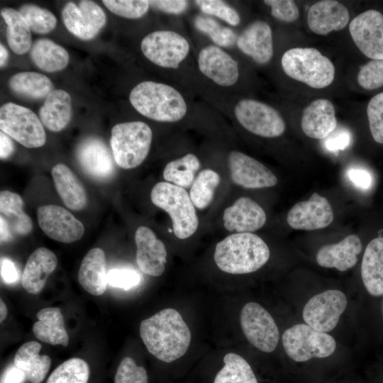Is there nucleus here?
<instances>
[{
	"mask_svg": "<svg viewBox=\"0 0 383 383\" xmlns=\"http://www.w3.org/2000/svg\"><path fill=\"white\" fill-rule=\"evenodd\" d=\"M149 4L158 11L173 15L184 13L189 6V1L184 0H152Z\"/></svg>",
	"mask_w": 383,
	"mask_h": 383,
	"instance_id": "nucleus-51",
	"label": "nucleus"
},
{
	"mask_svg": "<svg viewBox=\"0 0 383 383\" xmlns=\"http://www.w3.org/2000/svg\"><path fill=\"white\" fill-rule=\"evenodd\" d=\"M152 202L170 216L175 236L185 239L196 231L199 220L187 191L167 182L157 183L150 193Z\"/></svg>",
	"mask_w": 383,
	"mask_h": 383,
	"instance_id": "nucleus-6",
	"label": "nucleus"
},
{
	"mask_svg": "<svg viewBox=\"0 0 383 383\" xmlns=\"http://www.w3.org/2000/svg\"><path fill=\"white\" fill-rule=\"evenodd\" d=\"M14 152V145L11 137L0 132V158L1 160L8 159Z\"/></svg>",
	"mask_w": 383,
	"mask_h": 383,
	"instance_id": "nucleus-55",
	"label": "nucleus"
},
{
	"mask_svg": "<svg viewBox=\"0 0 383 383\" xmlns=\"http://www.w3.org/2000/svg\"><path fill=\"white\" fill-rule=\"evenodd\" d=\"M20 273L13 260L6 257L1 259V277L6 284H13L19 279Z\"/></svg>",
	"mask_w": 383,
	"mask_h": 383,
	"instance_id": "nucleus-53",
	"label": "nucleus"
},
{
	"mask_svg": "<svg viewBox=\"0 0 383 383\" xmlns=\"http://www.w3.org/2000/svg\"><path fill=\"white\" fill-rule=\"evenodd\" d=\"M224 366L217 373L213 383H257L249 363L240 355L229 353L223 357Z\"/></svg>",
	"mask_w": 383,
	"mask_h": 383,
	"instance_id": "nucleus-38",
	"label": "nucleus"
},
{
	"mask_svg": "<svg viewBox=\"0 0 383 383\" xmlns=\"http://www.w3.org/2000/svg\"><path fill=\"white\" fill-rule=\"evenodd\" d=\"M41 347L36 341H28L18 348L14 356L13 364L25 372L32 383L43 381L51 365L49 356L39 354Z\"/></svg>",
	"mask_w": 383,
	"mask_h": 383,
	"instance_id": "nucleus-33",
	"label": "nucleus"
},
{
	"mask_svg": "<svg viewBox=\"0 0 383 383\" xmlns=\"http://www.w3.org/2000/svg\"><path fill=\"white\" fill-rule=\"evenodd\" d=\"M148 376L145 369L138 366L130 357H124L120 362L114 377V383H148Z\"/></svg>",
	"mask_w": 383,
	"mask_h": 383,
	"instance_id": "nucleus-46",
	"label": "nucleus"
},
{
	"mask_svg": "<svg viewBox=\"0 0 383 383\" xmlns=\"http://www.w3.org/2000/svg\"><path fill=\"white\" fill-rule=\"evenodd\" d=\"M220 181L218 174L211 169L200 172L192 184L189 194L194 206L199 209L207 207L213 199Z\"/></svg>",
	"mask_w": 383,
	"mask_h": 383,
	"instance_id": "nucleus-39",
	"label": "nucleus"
},
{
	"mask_svg": "<svg viewBox=\"0 0 383 383\" xmlns=\"http://www.w3.org/2000/svg\"><path fill=\"white\" fill-rule=\"evenodd\" d=\"M232 181L243 187L260 189L274 187L277 178L267 167L253 157L239 151H231L228 156Z\"/></svg>",
	"mask_w": 383,
	"mask_h": 383,
	"instance_id": "nucleus-17",
	"label": "nucleus"
},
{
	"mask_svg": "<svg viewBox=\"0 0 383 383\" xmlns=\"http://www.w3.org/2000/svg\"><path fill=\"white\" fill-rule=\"evenodd\" d=\"M233 113L238 123L252 134L276 138L285 131V122L279 111L262 101L242 99L235 104Z\"/></svg>",
	"mask_w": 383,
	"mask_h": 383,
	"instance_id": "nucleus-10",
	"label": "nucleus"
},
{
	"mask_svg": "<svg viewBox=\"0 0 383 383\" xmlns=\"http://www.w3.org/2000/svg\"><path fill=\"white\" fill-rule=\"evenodd\" d=\"M38 222L40 228L50 238L72 243L80 240L84 233V225L65 208L53 204L38 208Z\"/></svg>",
	"mask_w": 383,
	"mask_h": 383,
	"instance_id": "nucleus-15",
	"label": "nucleus"
},
{
	"mask_svg": "<svg viewBox=\"0 0 383 383\" xmlns=\"http://www.w3.org/2000/svg\"><path fill=\"white\" fill-rule=\"evenodd\" d=\"M57 265V258L50 250L44 247L35 250L28 258L21 276L23 289L31 294L40 292Z\"/></svg>",
	"mask_w": 383,
	"mask_h": 383,
	"instance_id": "nucleus-26",
	"label": "nucleus"
},
{
	"mask_svg": "<svg viewBox=\"0 0 383 383\" xmlns=\"http://www.w3.org/2000/svg\"><path fill=\"white\" fill-rule=\"evenodd\" d=\"M26 380L28 379L25 372L13 364L4 370L1 383H24Z\"/></svg>",
	"mask_w": 383,
	"mask_h": 383,
	"instance_id": "nucleus-54",
	"label": "nucleus"
},
{
	"mask_svg": "<svg viewBox=\"0 0 383 383\" xmlns=\"http://www.w3.org/2000/svg\"><path fill=\"white\" fill-rule=\"evenodd\" d=\"M144 56L153 64L168 69H177L190 51L188 40L180 33L160 30L145 35L140 43Z\"/></svg>",
	"mask_w": 383,
	"mask_h": 383,
	"instance_id": "nucleus-9",
	"label": "nucleus"
},
{
	"mask_svg": "<svg viewBox=\"0 0 383 383\" xmlns=\"http://www.w3.org/2000/svg\"><path fill=\"white\" fill-rule=\"evenodd\" d=\"M281 64L288 77L314 89L325 88L334 80L333 62L314 48H291L283 54Z\"/></svg>",
	"mask_w": 383,
	"mask_h": 383,
	"instance_id": "nucleus-4",
	"label": "nucleus"
},
{
	"mask_svg": "<svg viewBox=\"0 0 383 383\" xmlns=\"http://www.w3.org/2000/svg\"><path fill=\"white\" fill-rule=\"evenodd\" d=\"M107 282L112 287L128 290L140 282V277L131 270L113 269L107 273Z\"/></svg>",
	"mask_w": 383,
	"mask_h": 383,
	"instance_id": "nucleus-49",
	"label": "nucleus"
},
{
	"mask_svg": "<svg viewBox=\"0 0 383 383\" xmlns=\"http://www.w3.org/2000/svg\"><path fill=\"white\" fill-rule=\"evenodd\" d=\"M140 335L149 353L165 362H172L182 357L192 338L181 314L170 308L142 321Z\"/></svg>",
	"mask_w": 383,
	"mask_h": 383,
	"instance_id": "nucleus-1",
	"label": "nucleus"
},
{
	"mask_svg": "<svg viewBox=\"0 0 383 383\" xmlns=\"http://www.w3.org/2000/svg\"><path fill=\"white\" fill-rule=\"evenodd\" d=\"M282 344L287 355L296 362L331 355L336 348L335 339L306 323L296 324L282 335Z\"/></svg>",
	"mask_w": 383,
	"mask_h": 383,
	"instance_id": "nucleus-7",
	"label": "nucleus"
},
{
	"mask_svg": "<svg viewBox=\"0 0 383 383\" xmlns=\"http://www.w3.org/2000/svg\"><path fill=\"white\" fill-rule=\"evenodd\" d=\"M303 132L313 139H325L337 126L333 104L326 99H318L303 111L301 121Z\"/></svg>",
	"mask_w": 383,
	"mask_h": 383,
	"instance_id": "nucleus-25",
	"label": "nucleus"
},
{
	"mask_svg": "<svg viewBox=\"0 0 383 383\" xmlns=\"http://www.w3.org/2000/svg\"><path fill=\"white\" fill-rule=\"evenodd\" d=\"M55 189L64 204L74 211L83 209L87 204L86 190L73 172L65 165L58 163L51 171Z\"/></svg>",
	"mask_w": 383,
	"mask_h": 383,
	"instance_id": "nucleus-29",
	"label": "nucleus"
},
{
	"mask_svg": "<svg viewBox=\"0 0 383 383\" xmlns=\"http://www.w3.org/2000/svg\"><path fill=\"white\" fill-rule=\"evenodd\" d=\"M89 367L81 358H70L60 365L49 376L46 383H87Z\"/></svg>",
	"mask_w": 383,
	"mask_h": 383,
	"instance_id": "nucleus-41",
	"label": "nucleus"
},
{
	"mask_svg": "<svg viewBox=\"0 0 383 383\" xmlns=\"http://www.w3.org/2000/svg\"><path fill=\"white\" fill-rule=\"evenodd\" d=\"M236 45L258 65H266L274 54L272 30L265 21L250 23L237 37Z\"/></svg>",
	"mask_w": 383,
	"mask_h": 383,
	"instance_id": "nucleus-21",
	"label": "nucleus"
},
{
	"mask_svg": "<svg viewBox=\"0 0 383 383\" xmlns=\"http://www.w3.org/2000/svg\"><path fill=\"white\" fill-rule=\"evenodd\" d=\"M18 11L25 18L30 30L38 34H46L56 26L57 18L49 10L33 4L22 5Z\"/></svg>",
	"mask_w": 383,
	"mask_h": 383,
	"instance_id": "nucleus-42",
	"label": "nucleus"
},
{
	"mask_svg": "<svg viewBox=\"0 0 383 383\" xmlns=\"http://www.w3.org/2000/svg\"><path fill=\"white\" fill-rule=\"evenodd\" d=\"M357 82L365 89H374L383 86V60H372L360 67Z\"/></svg>",
	"mask_w": 383,
	"mask_h": 383,
	"instance_id": "nucleus-45",
	"label": "nucleus"
},
{
	"mask_svg": "<svg viewBox=\"0 0 383 383\" xmlns=\"http://www.w3.org/2000/svg\"><path fill=\"white\" fill-rule=\"evenodd\" d=\"M361 277L371 295H383V238H376L367 245L362 261Z\"/></svg>",
	"mask_w": 383,
	"mask_h": 383,
	"instance_id": "nucleus-31",
	"label": "nucleus"
},
{
	"mask_svg": "<svg viewBox=\"0 0 383 383\" xmlns=\"http://www.w3.org/2000/svg\"><path fill=\"white\" fill-rule=\"evenodd\" d=\"M136 262L140 270L150 276L162 274L167 262L164 243L146 226H140L135 233Z\"/></svg>",
	"mask_w": 383,
	"mask_h": 383,
	"instance_id": "nucleus-22",
	"label": "nucleus"
},
{
	"mask_svg": "<svg viewBox=\"0 0 383 383\" xmlns=\"http://www.w3.org/2000/svg\"><path fill=\"white\" fill-rule=\"evenodd\" d=\"M347 299L338 289H328L316 294L306 304L303 318L309 326L322 332H329L337 326L347 307Z\"/></svg>",
	"mask_w": 383,
	"mask_h": 383,
	"instance_id": "nucleus-12",
	"label": "nucleus"
},
{
	"mask_svg": "<svg viewBox=\"0 0 383 383\" xmlns=\"http://www.w3.org/2000/svg\"><path fill=\"white\" fill-rule=\"evenodd\" d=\"M197 64L200 72L218 86L230 87L239 79L238 61L215 45H209L200 50Z\"/></svg>",
	"mask_w": 383,
	"mask_h": 383,
	"instance_id": "nucleus-16",
	"label": "nucleus"
},
{
	"mask_svg": "<svg viewBox=\"0 0 383 383\" xmlns=\"http://www.w3.org/2000/svg\"><path fill=\"white\" fill-rule=\"evenodd\" d=\"M200 165L197 156L188 153L168 162L163 170V178L177 187L188 188L194 181Z\"/></svg>",
	"mask_w": 383,
	"mask_h": 383,
	"instance_id": "nucleus-37",
	"label": "nucleus"
},
{
	"mask_svg": "<svg viewBox=\"0 0 383 383\" xmlns=\"http://www.w3.org/2000/svg\"><path fill=\"white\" fill-rule=\"evenodd\" d=\"M39 117L43 125L51 131L65 128L72 117L70 95L62 89L53 90L40 107Z\"/></svg>",
	"mask_w": 383,
	"mask_h": 383,
	"instance_id": "nucleus-30",
	"label": "nucleus"
},
{
	"mask_svg": "<svg viewBox=\"0 0 383 383\" xmlns=\"http://www.w3.org/2000/svg\"><path fill=\"white\" fill-rule=\"evenodd\" d=\"M152 138V130L145 122L115 125L111 129L110 145L116 163L126 170L140 165L149 153Z\"/></svg>",
	"mask_w": 383,
	"mask_h": 383,
	"instance_id": "nucleus-5",
	"label": "nucleus"
},
{
	"mask_svg": "<svg viewBox=\"0 0 383 383\" xmlns=\"http://www.w3.org/2000/svg\"><path fill=\"white\" fill-rule=\"evenodd\" d=\"M36 317L38 321L33 324L32 330L38 340L52 345H68L69 335L60 309H43L37 313Z\"/></svg>",
	"mask_w": 383,
	"mask_h": 383,
	"instance_id": "nucleus-32",
	"label": "nucleus"
},
{
	"mask_svg": "<svg viewBox=\"0 0 383 383\" xmlns=\"http://www.w3.org/2000/svg\"><path fill=\"white\" fill-rule=\"evenodd\" d=\"M349 30L355 45L366 57L383 60V14L370 9L355 17Z\"/></svg>",
	"mask_w": 383,
	"mask_h": 383,
	"instance_id": "nucleus-14",
	"label": "nucleus"
},
{
	"mask_svg": "<svg viewBox=\"0 0 383 383\" xmlns=\"http://www.w3.org/2000/svg\"><path fill=\"white\" fill-rule=\"evenodd\" d=\"M265 241L252 233L231 234L217 243L213 258L218 267L227 273L248 274L261 268L270 258Z\"/></svg>",
	"mask_w": 383,
	"mask_h": 383,
	"instance_id": "nucleus-2",
	"label": "nucleus"
},
{
	"mask_svg": "<svg viewBox=\"0 0 383 383\" xmlns=\"http://www.w3.org/2000/svg\"><path fill=\"white\" fill-rule=\"evenodd\" d=\"M333 220V211L328 199L314 192L309 200L296 204L289 211L287 221L296 230L323 228Z\"/></svg>",
	"mask_w": 383,
	"mask_h": 383,
	"instance_id": "nucleus-18",
	"label": "nucleus"
},
{
	"mask_svg": "<svg viewBox=\"0 0 383 383\" xmlns=\"http://www.w3.org/2000/svg\"><path fill=\"white\" fill-rule=\"evenodd\" d=\"M6 24V40L11 50L17 55L27 52L31 48L30 29L21 13L12 8L1 9Z\"/></svg>",
	"mask_w": 383,
	"mask_h": 383,
	"instance_id": "nucleus-35",
	"label": "nucleus"
},
{
	"mask_svg": "<svg viewBox=\"0 0 383 383\" xmlns=\"http://www.w3.org/2000/svg\"><path fill=\"white\" fill-rule=\"evenodd\" d=\"M62 19L67 29L79 39L94 38L105 26L106 17L95 2L80 1L78 4L68 2L62 11Z\"/></svg>",
	"mask_w": 383,
	"mask_h": 383,
	"instance_id": "nucleus-13",
	"label": "nucleus"
},
{
	"mask_svg": "<svg viewBox=\"0 0 383 383\" xmlns=\"http://www.w3.org/2000/svg\"><path fill=\"white\" fill-rule=\"evenodd\" d=\"M9 86L16 94L32 99L46 98L53 91L51 80L35 72H21L13 74L9 80Z\"/></svg>",
	"mask_w": 383,
	"mask_h": 383,
	"instance_id": "nucleus-36",
	"label": "nucleus"
},
{
	"mask_svg": "<svg viewBox=\"0 0 383 383\" xmlns=\"http://www.w3.org/2000/svg\"><path fill=\"white\" fill-rule=\"evenodd\" d=\"M352 141V135L349 131L341 129L334 133L330 134L325 138L323 147L331 152H336L345 150Z\"/></svg>",
	"mask_w": 383,
	"mask_h": 383,
	"instance_id": "nucleus-50",
	"label": "nucleus"
},
{
	"mask_svg": "<svg viewBox=\"0 0 383 383\" xmlns=\"http://www.w3.org/2000/svg\"><path fill=\"white\" fill-rule=\"evenodd\" d=\"M1 131L28 148L43 146L46 134L40 119L30 109L9 102L0 108Z\"/></svg>",
	"mask_w": 383,
	"mask_h": 383,
	"instance_id": "nucleus-8",
	"label": "nucleus"
},
{
	"mask_svg": "<svg viewBox=\"0 0 383 383\" xmlns=\"http://www.w3.org/2000/svg\"><path fill=\"white\" fill-rule=\"evenodd\" d=\"M107 273L104 251L99 248H92L82 260L78 281L86 292L100 296L106 289Z\"/></svg>",
	"mask_w": 383,
	"mask_h": 383,
	"instance_id": "nucleus-28",
	"label": "nucleus"
},
{
	"mask_svg": "<svg viewBox=\"0 0 383 383\" xmlns=\"http://www.w3.org/2000/svg\"><path fill=\"white\" fill-rule=\"evenodd\" d=\"M105 6L116 15L135 19L143 17L150 8L146 0H104Z\"/></svg>",
	"mask_w": 383,
	"mask_h": 383,
	"instance_id": "nucleus-44",
	"label": "nucleus"
},
{
	"mask_svg": "<svg viewBox=\"0 0 383 383\" xmlns=\"http://www.w3.org/2000/svg\"><path fill=\"white\" fill-rule=\"evenodd\" d=\"M350 181L358 189L368 190L373 184V178L368 170L360 167H350L347 170Z\"/></svg>",
	"mask_w": 383,
	"mask_h": 383,
	"instance_id": "nucleus-52",
	"label": "nucleus"
},
{
	"mask_svg": "<svg viewBox=\"0 0 383 383\" xmlns=\"http://www.w3.org/2000/svg\"><path fill=\"white\" fill-rule=\"evenodd\" d=\"M111 153L102 140L91 137L79 145L77 159L87 175L104 181L111 178L114 172V158Z\"/></svg>",
	"mask_w": 383,
	"mask_h": 383,
	"instance_id": "nucleus-19",
	"label": "nucleus"
},
{
	"mask_svg": "<svg viewBox=\"0 0 383 383\" xmlns=\"http://www.w3.org/2000/svg\"><path fill=\"white\" fill-rule=\"evenodd\" d=\"M271 9V15L276 19L291 23L299 16V9L292 0H265L263 1Z\"/></svg>",
	"mask_w": 383,
	"mask_h": 383,
	"instance_id": "nucleus-48",
	"label": "nucleus"
},
{
	"mask_svg": "<svg viewBox=\"0 0 383 383\" xmlns=\"http://www.w3.org/2000/svg\"><path fill=\"white\" fill-rule=\"evenodd\" d=\"M367 118L373 139L383 144V92L373 96L367 104Z\"/></svg>",
	"mask_w": 383,
	"mask_h": 383,
	"instance_id": "nucleus-47",
	"label": "nucleus"
},
{
	"mask_svg": "<svg viewBox=\"0 0 383 383\" xmlns=\"http://www.w3.org/2000/svg\"><path fill=\"white\" fill-rule=\"evenodd\" d=\"M0 321L3 322L7 316L8 310L2 299L0 301Z\"/></svg>",
	"mask_w": 383,
	"mask_h": 383,
	"instance_id": "nucleus-57",
	"label": "nucleus"
},
{
	"mask_svg": "<svg viewBox=\"0 0 383 383\" xmlns=\"http://www.w3.org/2000/svg\"><path fill=\"white\" fill-rule=\"evenodd\" d=\"M194 2L205 15L215 16L232 26H236L240 23L238 12L223 1L196 0Z\"/></svg>",
	"mask_w": 383,
	"mask_h": 383,
	"instance_id": "nucleus-43",
	"label": "nucleus"
},
{
	"mask_svg": "<svg viewBox=\"0 0 383 383\" xmlns=\"http://www.w3.org/2000/svg\"><path fill=\"white\" fill-rule=\"evenodd\" d=\"M9 52L3 44H0V66L3 67L7 62Z\"/></svg>",
	"mask_w": 383,
	"mask_h": 383,
	"instance_id": "nucleus-56",
	"label": "nucleus"
},
{
	"mask_svg": "<svg viewBox=\"0 0 383 383\" xmlns=\"http://www.w3.org/2000/svg\"><path fill=\"white\" fill-rule=\"evenodd\" d=\"M242 331L247 340L256 348L271 353L279 340L278 328L269 312L255 302H249L240 316Z\"/></svg>",
	"mask_w": 383,
	"mask_h": 383,
	"instance_id": "nucleus-11",
	"label": "nucleus"
},
{
	"mask_svg": "<svg viewBox=\"0 0 383 383\" xmlns=\"http://www.w3.org/2000/svg\"><path fill=\"white\" fill-rule=\"evenodd\" d=\"M361 250L359 237L350 235L338 243L322 246L317 252L316 261L321 267L344 272L357 263Z\"/></svg>",
	"mask_w": 383,
	"mask_h": 383,
	"instance_id": "nucleus-27",
	"label": "nucleus"
},
{
	"mask_svg": "<svg viewBox=\"0 0 383 383\" xmlns=\"http://www.w3.org/2000/svg\"><path fill=\"white\" fill-rule=\"evenodd\" d=\"M30 57L38 68L48 72L63 70L70 60L69 54L63 47L48 38L35 41L30 48Z\"/></svg>",
	"mask_w": 383,
	"mask_h": 383,
	"instance_id": "nucleus-34",
	"label": "nucleus"
},
{
	"mask_svg": "<svg viewBox=\"0 0 383 383\" xmlns=\"http://www.w3.org/2000/svg\"><path fill=\"white\" fill-rule=\"evenodd\" d=\"M223 220L224 227L229 231L251 233L265 225L266 214L255 201L242 196L225 209Z\"/></svg>",
	"mask_w": 383,
	"mask_h": 383,
	"instance_id": "nucleus-23",
	"label": "nucleus"
},
{
	"mask_svg": "<svg viewBox=\"0 0 383 383\" xmlns=\"http://www.w3.org/2000/svg\"><path fill=\"white\" fill-rule=\"evenodd\" d=\"M1 242H8L15 236L26 235L33 228L30 216L23 211L20 195L10 191L0 193Z\"/></svg>",
	"mask_w": 383,
	"mask_h": 383,
	"instance_id": "nucleus-20",
	"label": "nucleus"
},
{
	"mask_svg": "<svg viewBox=\"0 0 383 383\" xmlns=\"http://www.w3.org/2000/svg\"><path fill=\"white\" fill-rule=\"evenodd\" d=\"M349 19L348 9L334 0L316 2L310 7L307 15V23L310 30L321 35L343 29Z\"/></svg>",
	"mask_w": 383,
	"mask_h": 383,
	"instance_id": "nucleus-24",
	"label": "nucleus"
},
{
	"mask_svg": "<svg viewBox=\"0 0 383 383\" xmlns=\"http://www.w3.org/2000/svg\"><path fill=\"white\" fill-rule=\"evenodd\" d=\"M195 28L206 35L215 45L230 48L236 43L238 35L229 27L222 26L209 16L197 15L194 19Z\"/></svg>",
	"mask_w": 383,
	"mask_h": 383,
	"instance_id": "nucleus-40",
	"label": "nucleus"
},
{
	"mask_svg": "<svg viewBox=\"0 0 383 383\" xmlns=\"http://www.w3.org/2000/svg\"><path fill=\"white\" fill-rule=\"evenodd\" d=\"M132 106L145 117L160 122L174 123L187 112L182 94L174 87L153 81H144L130 92Z\"/></svg>",
	"mask_w": 383,
	"mask_h": 383,
	"instance_id": "nucleus-3",
	"label": "nucleus"
}]
</instances>
